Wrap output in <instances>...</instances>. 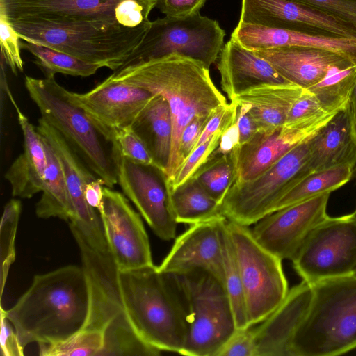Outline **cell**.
Listing matches in <instances>:
<instances>
[{
	"label": "cell",
	"mask_w": 356,
	"mask_h": 356,
	"mask_svg": "<svg viewBox=\"0 0 356 356\" xmlns=\"http://www.w3.org/2000/svg\"><path fill=\"white\" fill-rule=\"evenodd\" d=\"M88 277L120 307L127 321L147 343L179 353L186 338L189 312L174 274L154 265L130 270L118 268L109 251L89 245L81 249Z\"/></svg>",
	"instance_id": "obj_1"
},
{
	"label": "cell",
	"mask_w": 356,
	"mask_h": 356,
	"mask_svg": "<svg viewBox=\"0 0 356 356\" xmlns=\"http://www.w3.org/2000/svg\"><path fill=\"white\" fill-rule=\"evenodd\" d=\"M88 305L85 271L69 265L35 275L13 307L3 310L24 350L33 342L53 343L76 334L86 321Z\"/></svg>",
	"instance_id": "obj_2"
},
{
	"label": "cell",
	"mask_w": 356,
	"mask_h": 356,
	"mask_svg": "<svg viewBox=\"0 0 356 356\" xmlns=\"http://www.w3.org/2000/svg\"><path fill=\"white\" fill-rule=\"evenodd\" d=\"M108 78L143 88L167 100L172 120L171 154L165 172L167 180L175 174L184 129L195 117L209 116L217 108L228 103L213 82L209 68L200 61L178 54L113 72Z\"/></svg>",
	"instance_id": "obj_3"
},
{
	"label": "cell",
	"mask_w": 356,
	"mask_h": 356,
	"mask_svg": "<svg viewBox=\"0 0 356 356\" xmlns=\"http://www.w3.org/2000/svg\"><path fill=\"white\" fill-rule=\"evenodd\" d=\"M24 84L41 117L61 134L104 186L112 188L118 184L122 155L115 130L72 102L54 74L44 79L26 76Z\"/></svg>",
	"instance_id": "obj_4"
},
{
	"label": "cell",
	"mask_w": 356,
	"mask_h": 356,
	"mask_svg": "<svg viewBox=\"0 0 356 356\" xmlns=\"http://www.w3.org/2000/svg\"><path fill=\"white\" fill-rule=\"evenodd\" d=\"M8 22L22 40L58 49L113 71L141 42L150 25L131 28L101 21L55 22L38 18Z\"/></svg>",
	"instance_id": "obj_5"
},
{
	"label": "cell",
	"mask_w": 356,
	"mask_h": 356,
	"mask_svg": "<svg viewBox=\"0 0 356 356\" xmlns=\"http://www.w3.org/2000/svg\"><path fill=\"white\" fill-rule=\"evenodd\" d=\"M309 311L292 343L293 356H334L356 348V275L312 284Z\"/></svg>",
	"instance_id": "obj_6"
},
{
	"label": "cell",
	"mask_w": 356,
	"mask_h": 356,
	"mask_svg": "<svg viewBox=\"0 0 356 356\" xmlns=\"http://www.w3.org/2000/svg\"><path fill=\"white\" fill-rule=\"evenodd\" d=\"M225 31L200 13L182 17L165 16L151 22L141 42L113 72L131 69L172 54L188 57L209 68L224 46Z\"/></svg>",
	"instance_id": "obj_7"
},
{
	"label": "cell",
	"mask_w": 356,
	"mask_h": 356,
	"mask_svg": "<svg viewBox=\"0 0 356 356\" xmlns=\"http://www.w3.org/2000/svg\"><path fill=\"white\" fill-rule=\"evenodd\" d=\"M174 275L186 298L189 312L188 332L179 354L216 356L236 329L234 312L223 284L202 270Z\"/></svg>",
	"instance_id": "obj_8"
},
{
	"label": "cell",
	"mask_w": 356,
	"mask_h": 356,
	"mask_svg": "<svg viewBox=\"0 0 356 356\" xmlns=\"http://www.w3.org/2000/svg\"><path fill=\"white\" fill-rule=\"evenodd\" d=\"M307 140L254 179L234 182L222 202V215L228 220L250 226L272 213L277 202L311 172Z\"/></svg>",
	"instance_id": "obj_9"
},
{
	"label": "cell",
	"mask_w": 356,
	"mask_h": 356,
	"mask_svg": "<svg viewBox=\"0 0 356 356\" xmlns=\"http://www.w3.org/2000/svg\"><path fill=\"white\" fill-rule=\"evenodd\" d=\"M243 289L249 326L260 323L284 300L288 282L282 259L254 238L248 226L227 220Z\"/></svg>",
	"instance_id": "obj_10"
},
{
	"label": "cell",
	"mask_w": 356,
	"mask_h": 356,
	"mask_svg": "<svg viewBox=\"0 0 356 356\" xmlns=\"http://www.w3.org/2000/svg\"><path fill=\"white\" fill-rule=\"evenodd\" d=\"M291 261L297 273L310 284L356 275V215L327 216Z\"/></svg>",
	"instance_id": "obj_11"
},
{
	"label": "cell",
	"mask_w": 356,
	"mask_h": 356,
	"mask_svg": "<svg viewBox=\"0 0 356 356\" xmlns=\"http://www.w3.org/2000/svg\"><path fill=\"white\" fill-rule=\"evenodd\" d=\"M156 0H0L7 19L107 22L137 28L150 24Z\"/></svg>",
	"instance_id": "obj_12"
},
{
	"label": "cell",
	"mask_w": 356,
	"mask_h": 356,
	"mask_svg": "<svg viewBox=\"0 0 356 356\" xmlns=\"http://www.w3.org/2000/svg\"><path fill=\"white\" fill-rule=\"evenodd\" d=\"M98 212L108 251L118 268L130 270L154 265L141 218L124 195L104 186Z\"/></svg>",
	"instance_id": "obj_13"
},
{
	"label": "cell",
	"mask_w": 356,
	"mask_h": 356,
	"mask_svg": "<svg viewBox=\"0 0 356 356\" xmlns=\"http://www.w3.org/2000/svg\"><path fill=\"white\" fill-rule=\"evenodd\" d=\"M118 184L158 237L164 241L175 238L178 222L167 177L160 169L122 156Z\"/></svg>",
	"instance_id": "obj_14"
},
{
	"label": "cell",
	"mask_w": 356,
	"mask_h": 356,
	"mask_svg": "<svg viewBox=\"0 0 356 356\" xmlns=\"http://www.w3.org/2000/svg\"><path fill=\"white\" fill-rule=\"evenodd\" d=\"M36 129L49 143L61 165L74 213V218L69 222L78 228L92 247L102 252L108 251L99 213L88 204L84 193L86 185L99 178L43 118L38 119Z\"/></svg>",
	"instance_id": "obj_15"
},
{
	"label": "cell",
	"mask_w": 356,
	"mask_h": 356,
	"mask_svg": "<svg viewBox=\"0 0 356 356\" xmlns=\"http://www.w3.org/2000/svg\"><path fill=\"white\" fill-rule=\"evenodd\" d=\"M330 193L275 211L254 224L256 240L283 259L292 260L314 229L327 216Z\"/></svg>",
	"instance_id": "obj_16"
},
{
	"label": "cell",
	"mask_w": 356,
	"mask_h": 356,
	"mask_svg": "<svg viewBox=\"0 0 356 356\" xmlns=\"http://www.w3.org/2000/svg\"><path fill=\"white\" fill-rule=\"evenodd\" d=\"M239 22L315 35L356 38V27L292 0H241Z\"/></svg>",
	"instance_id": "obj_17"
},
{
	"label": "cell",
	"mask_w": 356,
	"mask_h": 356,
	"mask_svg": "<svg viewBox=\"0 0 356 356\" xmlns=\"http://www.w3.org/2000/svg\"><path fill=\"white\" fill-rule=\"evenodd\" d=\"M220 216L191 225L179 235L158 268L164 273L184 274L196 270L207 272L224 286Z\"/></svg>",
	"instance_id": "obj_18"
},
{
	"label": "cell",
	"mask_w": 356,
	"mask_h": 356,
	"mask_svg": "<svg viewBox=\"0 0 356 356\" xmlns=\"http://www.w3.org/2000/svg\"><path fill=\"white\" fill-rule=\"evenodd\" d=\"M335 113L304 123L257 131L237 151L235 182L249 181L261 175L296 146L309 139Z\"/></svg>",
	"instance_id": "obj_19"
},
{
	"label": "cell",
	"mask_w": 356,
	"mask_h": 356,
	"mask_svg": "<svg viewBox=\"0 0 356 356\" xmlns=\"http://www.w3.org/2000/svg\"><path fill=\"white\" fill-rule=\"evenodd\" d=\"M69 99L93 119L111 129L131 127L155 94L137 86L107 77L92 90H67Z\"/></svg>",
	"instance_id": "obj_20"
},
{
	"label": "cell",
	"mask_w": 356,
	"mask_h": 356,
	"mask_svg": "<svg viewBox=\"0 0 356 356\" xmlns=\"http://www.w3.org/2000/svg\"><path fill=\"white\" fill-rule=\"evenodd\" d=\"M312 298V286L305 280L289 290L282 303L254 327L256 356H293V337Z\"/></svg>",
	"instance_id": "obj_21"
},
{
	"label": "cell",
	"mask_w": 356,
	"mask_h": 356,
	"mask_svg": "<svg viewBox=\"0 0 356 356\" xmlns=\"http://www.w3.org/2000/svg\"><path fill=\"white\" fill-rule=\"evenodd\" d=\"M290 83L307 90L334 67L355 65L333 51L307 47H280L254 51Z\"/></svg>",
	"instance_id": "obj_22"
},
{
	"label": "cell",
	"mask_w": 356,
	"mask_h": 356,
	"mask_svg": "<svg viewBox=\"0 0 356 356\" xmlns=\"http://www.w3.org/2000/svg\"><path fill=\"white\" fill-rule=\"evenodd\" d=\"M230 38L253 51L291 47L326 49L356 65V38L315 35L243 22H238Z\"/></svg>",
	"instance_id": "obj_23"
},
{
	"label": "cell",
	"mask_w": 356,
	"mask_h": 356,
	"mask_svg": "<svg viewBox=\"0 0 356 356\" xmlns=\"http://www.w3.org/2000/svg\"><path fill=\"white\" fill-rule=\"evenodd\" d=\"M217 63L222 90L232 102L240 93L265 83H291L254 51L229 39L223 46Z\"/></svg>",
	"instance_id": "obj_24"
},
{
	"label": "cell",
	"mask_w": 356,
	"mask_h": 356,
	"mask_svg": "<svg viewBox=\"0 0 356 356\" xmlns=\"http://www.w3.org/2000/svg\"><path fill=\"white\" fill-rule=\"evenodd\" d=\"M307 142L311 172L343 165L354 167L356 140L347 106L337 111Z\"/></svg>",
	"instance_id": "obj_25"
},
{
	"label": "cell",
	"mask_w": 356,
	"mask_h": 356,
	"mask_svg": "<svg viewBox=\"0 0 356 356\" xmlns=\"http://www.w3.org/2000/svg\"><path fill=\"white\" fill-rule=\"evenodd\" d=\"M18 122L24 138V152L12 163L5 174L14 197L31 198L42 191L47 168V154L40 134L22 113L15 101Z\"/></svg>",
	"instance_id": "obj_26"
},
{
	"label": "cell",
	"mask_w": 356,
	"mask_h": 356,
	"mask_svg": "<svg viewBox=\"0 0 356 356\" xmlns=\"http://www.w3.org/2000/svg\"><path fill=\"white\" fill-rule=\"evenodd\" d=\"M303 90L293 83H265L245 90L232 102L249 106L257 131H270L285 124L290 108Z\"/></svg>",
	"instance_id": "obj_27"
},
{
	"label": "cell",
	"mask_w": 356,
	"mask_h": 356,
	"mask_svg": "<svg viewBox=\"0 0 356 356\" xmlns=\"http://www.w3.org/2000/svg\"><path fill=\"white\" fill-rule=\"evenodd\" d=\"M131 127L147 146L156 166L165 175L172 138V120L167 100L155 94Z\"/></svg>",
	"instance_id": "obj_28"
},
{
	"label": "cell",
	"mask_w": 356,
	"mask_h": 356,
	"mask_svg": "<svg viewBox=\"0 0 356 356\" xmlns=\"http://www.w3.org/2000/svg\"><path fill=\"white\" fill-rule=\"evenodd\" d=\"M42 138L47 154V168L42 194L36 204L35 213L40 218L56 217L70 222L74 218V213L64 173L57 156Z\"/></svg>",
	"instance_id": "obj_29"
},
{
	"label": "cell",
	"mask_w": 356,
	"mask_h": 356,
	"mask_svg": "<svg viewBox=\"0 0 356 356\" xmlns=\"http://www.w3.org/2000/svg\"><path fill=\"white\" fill-rule=\"evenodd\" d=\"M170 197L178 223L191 225L223 216L221 204L193 177L170 191Z\"/></svg>",
	"instance_id": "obj_30"
},
{
	"label": "cell",
	"mask_w": 356,
	"mask_h": 356,
	"mask_svg": "<svg viewBox=\"0 0 356 356\" xmlns=\"http://www.w3.org/2000/svg\"><path fill=\"white\" fill-rule=\"evenodd\" d=\"M353 168L343 165L310 172L277 202L273 212L337 190L352 179Z\"/></svg>",
	"instance_id": "obj_31"
},
{
	"label": "cell",
	"mask_w": 356,
	"mask_h": 356,
	"mask_svg": "<svg viewBox=\"0 0 356 356\" xmlns=\"http://www.w3.org/2000/svg\"><path fill=\"white\" fill-rule=\"evenodd\" d=\"M19 47L34 56V63L40 68L45 76L61 73L87 77L102 67L100 65L84 61L58 49L21 38Z\"/></svg>",
	"instance_id": "obj_32"
},
{
	"label": "cell",
	"mask_w": 356,
	"mask_h": 356,
	"mask_svg": "<svg viewBox=\"0 0 356 356\" xmlns=\"http://www.w3.org/2000/svg\"><path fill=\"white\" fill-rule=\"evenodd\" d=\"M224 287L229 298L237 329L249 327L237 258L225 218L220 225Z\"/></svg>",
	"instance_id": "obj_33"
},
{
	"label": "cell",
	"mask_w": 356,
	"mask_h": 356,
	"mask_svg": "<svg viewBox=\"0 0 356 356\" xmlns=\"http://www.w3.org/2000/svg\"><path fill=\"white\" fill-rule=\"evenodd\" d=\"M192 177L222 204L236 179V152L222 155L212 153Z\"/></svg>",
	"instance_id": "obj_34"
},
{
	"label": "cell",
	"mask_w": 356,
	"mask_h": 356,
	"mask_svg": "<svg viewBox=\"0 0 356 356\" xmlns=\"http://www.w3.org/2000/svg\"><path fill=\"white\" fill-rule=\"evenodd\" d=\"M356 81V65L334 67L318 83L307 89L314 95L326 113L343 108Z\"/></svg>",
	"instance_id": "obj_35"
},
{
	"label": "cell",
	"mask_w": 356,
	"mask_h": 356,
	"mask_svg": "<svg viewBox=\"0 0 356 356\" xmlns=\"http://www.w3.org/2000/svg\"><path fill=\"white\" fill-rule=\"evenodd\" d=\"M22 210L21 202L12 199L4 207L0 226L1 298L12 264L15 259V241Z\"/></svg>",
	"instance_id": "obj_36"
},
{
	"label": "cell",
	"mask_w": 356,
	"mask_h": 356,
	"mask_svg": "<svg viewBox=\"0 0 356 356\" xmlns=\"http://www.w3.org/2000/svg\"><path fill=\"white\" fill-rule=\"evenodd\" d=\"M222 132L213 134L209 140L196 147L183 161L175 175L167 180L170 191L179 187L193 177L205 163L217 148Z\"/></svg>",
	"instance_id": "obj_37"
},
{
	"label": "cell",
	"mask_w": 356,
	"mask_h": 356,
	"mask_svg": "<svg viewBox=\"0 0 356 356\" xmlns=\"http://www.w3.org/2000/svg\"><path fill=\"white\" fill-rule=\"evenodd\" d=\"M114 130L122 156L137 163L156 166L147 146L131 127Z\"/></svg>",
	"instance_id": "obj_38"
},
{
	"label": "cell",
	"mask_w": 356,
	"mask_h": 356,
	"mask_svg": "<svg viewBox=\"0 0 356 356\" xmlns=\"http://www.w3.org/2000/svg\"><path fill=\"white\" fill-rule=\"evenodd\" d=\"M0 37L1 56L17 75L23 72V61L20 54V38L6 16L0 13Z\"/></svg>",
	"instance_id": "obj_39"
},
{
	"label": "cell",
	"mask_w": 356,
	"mask_h": 356,
	"mask_svg": "<svg viewBox=\"0 0 356 356\" xmlns=\"http://www.w3.org/2000/svg\"><path fill=\"white\" fill-rule=\"evenodd\" d=\"M327 113L313 93L303 90L294 102L288 113L284 124L291 125L312 121Z\"/></svg>",
	"instance_id": "obj_40"
},
{
	"label": "cell",
	"mask_w": 356,
	"mask_h": 356,
	"mask_svg": "<svg viewBox=\"0 0 356 356\" xmlns=\"http://www.w3.org/2000/svg\"><path fill=\"white\" fill-rule=\"evenodd\" d=\"M356 27V0H292Z\"/></svg>",
	"instance_id": "obj_41"
},
{
	"label": "cell",
	"mask_w": 356,
	"mask_h": 356,
	"mask_svg": "<svg viewBox=\"0 0 356 356\" xmlns=\"http://www.w3.org/2000/svg\"><path fill=\"white\" fill-rule=\"evenodd\" d=\"M216 356H256L255 332L253 325L236 328Z\"/></svg>",
	"instance_id": "obj_42"
},
{
	"label": "cell",
	"mask_w": 356,
	"mask_h": 356,
	"mask_svg": "<svg viewBox=\"0 0 356 356\" xmlns=\"http://www.w3.org/2000/svg\"><path fill=\"white\" fill-rule=\"evenodd\" d=\"M210 116L211 115L209 116L195 117L184 129L179 139L175 166V174L186 158L195 149Z\"/></svg>",
	"instance_id": "obj_43"
},
{
	"label": "cell",
	"mask_w": 356,
	"mask_h": 356,
	"mask_svg": "<svg viewBox=\"0 0 356 356\" xmlns=\"http://www.w3.org/2000/svg\"><path fill=\"white\" fill-rule=\"evenodd\" d=\"M207 0H156V7L165 16L182 17L200 13Z\"/></svg>",
	"instance_id": "obj_44"
},
{
	"label": "cell",
	"mask_w": 356,
	"mask_h": 356,
	"mask_svg": "<svg viewBox=\"0 0 356 356\" xmlns=\"http://www.w3.org/2000/svg\"><path fill=\"white\" fill-rule=\"evenodd\" d=\"M1 334L0 345L1 356H22L24 350L19 346L15 330L6 318L2 305L0 309Z\"/></svg>",
	"instance_id": "obj_45"
},
{
	"label": "cell",
	"mask_w": 356,
	"mask_h": 356,
	"mask_svg": "<svg viewBox=\"0 0 356 356\" xmlns=\"http://www.w3.org/2000/svg\"><path fill=\"white\" fill-rule=\"evenodd\" d=\"M236 104V122L239 131L240 145L246 143L257 131V126L246 104Z\"/></svg>",
	"instance_id": "obj_46"
},
{
	"label": "cell",
	"mask_w": 356,
	"mask_h": 356,
	"mask_svg": "<svg viewBox=\"0 0 356 356\" xmlns=\"http://www.w3.org/2000/svg\"><path fill=\"white\" fill-rule=\"evenodd\" d=\"M240 147L239 131L236 119L222 133L219 144L213 154H230Z\"/></svg>",
	"instance_id": "obj_47"
},
{
	"label": "cell",
	"mask_w": 356,
	"mask_h": 356,
	"mask_svg": "<svg viewBox=\"0 0 356 356\" xmlns=\"http://www.w3.org/2000/svg\"><path fill=\"white\" fill-rule=\"evenodd\" d=\"M103 182L97 179L88 183L85 188V198L88 204L97 211L100 209L103 197Z\"/></svg>",
	"instance_id": "obj_48"
},
{
	"label": "cell",
	"mask_w": 356,
	"mask_h": 356,
	"mask_svg": "<svg viewBox=\"0 0 356 356\" xmlns=\"http://www.w3.org/2000/svg\"><path fill=\"white\" fill-rule=\"evenodd\" d=\"M346 106L352 127L353 134L356 140V81L352 88Z\"/></svg>",
	"instance_id": "obj_49"
},
{
	"label": "cell",
	"mask_w": 356,
	"mask_h": 356,
	"mask_svg": "<svg viewBox=\"0 0 356 356\" xmlns=\"http://www.w3.org/2000/svg\"><path fill=\"white\" fill-rule=\"evenodd\" d=\"M352 178L354 179L356 181V164L353 168Z\"/></svg>",
	"instance_id": "obj_50"
},
{
	"label": "cell",
	"mask_w": 356,
	"mask_h": 356,
	"mask_svg": "<svg viewBox=\"0 0 356 356\" xmlns=\"http://www.w3.org/2000/svg\"><path fill=\"white\" fill-rule=\"evenodd\" d=\"M353 213L356 215V207H355V211H353Z\"/></svg>",
	"instance_id": "obj_51"
}]
</instances>
